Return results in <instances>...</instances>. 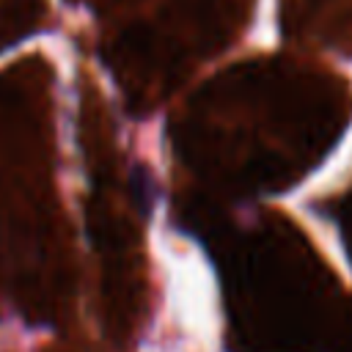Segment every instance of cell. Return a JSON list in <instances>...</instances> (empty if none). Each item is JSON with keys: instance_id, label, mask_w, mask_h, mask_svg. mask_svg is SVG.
<instances>
[]
</instances>
